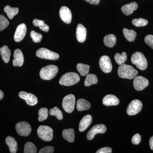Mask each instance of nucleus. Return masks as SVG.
<instances>
[{
	"mask_svg": "<svg viewBox=\"0 0 153 153\" xmlns=\"http://www.w3.org/2000/svg\"><path fill=\"white\" fill-rule=\"evenodd\" d=\"M138 74V71L130 65L124 64L120 65L118 69V74L121 78L131 79Z\"/></svg>",
	"mask_w": 153,
	"mask_h": 153,
	"instance_id": "f257e3e1",
	"label": "nucleus"
},
{
	"mask_svg": "<svg viewBox=\"0 0 153 153\" xmlns=\"http://www.w3.org/2000/svg\"><path fill=\"white\" fill-rule=\"evenodd\" d=\"M58 68L57 66L49 65L43 67L40 72V76L41 79L49 80L52 79L57 75Z\"/></svg>",
	"mask_w": 153,
	"mask_h": 153,
	"instance_id": "f03ea898",
	"label": "nucleus"
},
{
	"mask_svg": "<svg viewBox=\"0 0 153 153\" xmlns=\"http://www.w3.org/2000/svg\"><path fill=\"white\" fill-rule=\"evenodd\" d=\"M79 80L80 77L78 74L74 72H68L61 76L59 83L65 86H71L79 82Z\"/></svg>",
	"mask_w": 153,
	"mask_h": 153,
	"instance_id": "7ed1b4c3",
	"label": "nucleus"
},
{
	"mask_svg": "<svg viewBox=\"0 0 153 153\" xmlns=\"http://www.w3.org/2000/svg\"><path fill=\"white\" fill-rule=\"evenodd\" d=\"M132 63L136 66L137 68L141 70H145L148 66L147 61L144 55L141 52H136L132 55Z\"/></svg>",
	"mask_w": 153,
	"mask_h": 153,
	"instance_id": "20e7f679",
	"label": "nucleus"
},
{
	"mask_svg": "<svg viewBox=\"0 0 153 153\" xmlns=\"http://www.w3.org/2000/svg\"><path fill=\"white\" fill-rule=\"evenodd\" d=\"M37 133L39 138L45 141H50L53 138V130L48 126H40L37 130Z\"/></svg>",
	"mask_w": 153,
	"mask_h": 153,
	"instance_id": "39448f33",
	"label": "nucleus"
},
{
	"mask_svg": "<svg viewBox=\"0 0 153 153\" xmlns=\"http://www.w3.org/2000/svg\"><path fill=\"white\" fill-rule=\"evenodd\" d=\"M36 56L42 59L49 60H57L59 59V55L45 48H40L37 50Z\"/></svg>",
	"mask_w": 153,
	"mask_h": 153,
	"instance_id": "423d86ee",
	"label": "nucleus"
},
{
	"mask_svg": "<svg viewBox=\"0 0 153 153\" xmlns=\"http://www.w3.org/2000/svg\"><path fill=\"white\" fill-rule=\"evenodd\" d=\"M75 104V98L72 94L66 95L63 99L62 106L63 109L68 113L73 112Z\"/></svg>",
	"mask_w": 153,
	"mask_h": 153,
	"instance_id": "0eeeda50",
	"label": "nucleus"
},
{
	"mask_svg": "<svg viewBox=\"0 0 153 153\" xmlns=\"http://www.w3.org/2000/svg\"><path fill=\"white\" fill-rule=\"evenodd\" d=\"M142 107V102L138 100H132L127 107V113L129 115H134L141 111Z\"/></svg>",
	"mask_w": 153,
	"mask_h": 153,
	"instance_id": "6e6552de",
	"label": "nucleus"
},
{
	"mask_svg": "<svg viewBox=\"0 0 153 153\" xmlns=\"http://www.w3.org/2000/svg\"><path fill=\"white\" fill-rule=\"evenodd\" d=\"M16 128L19 135L24 137L28 136L32 131L30 125L26 122H21L17 123Z\"/></svg>",
	"mask_w": 153,
	"mask_h": 153,
	"instance_id": "1a4fd4ad",
	"label": "nucleus"
},
{
	"mask_svg": "<svg viewBox=\"0 0 153 153\" xmlns=\"http://www.w3.org/2000/svg\"><path fill=\"white\" fill-rule=\"evenodd\" d=\"M99 65L101 70L105 73H110L112 70V65L111 61L109 57L106 55L100 57L99 60Z\"/></svg>",
	"mask_w": 153,
	"mask_h": 153,
	"instance_id": "9d476101",
	"label": "nucleus"
},
{
	"mask_svg": "<svg viewBox=\"0 0 153 153\" xmlns=\"http://www.w3.org/2000/svg\"><path fill=\"white\" fill-rule=\"evenodd\" d=\"M149 82L146 78L142 76H136L134 78L133 85L136 90L140 91L149 85Z\"/></svg>",
	"mask_w": 153,
	"mask_h": 153,
	"instance_id": "9b49d317",
	"label": "nucleus"
},
{
	"mask_svg": "<svg viewBox=\"0 0 153 153\" xmlns=\"http://www.w3.org/2000/svg\"><path fill=\"white\" fill-rule=\"evenodd\" d=\"M106 131V127L104 125H96L94 126L87 134V138L88 140H93L96 134H103Z\"/></svg>",
	"mask_w": 153,
	"mask_h": 153,
	"instance_id": "f8f14e48",
	"label": "nucleus"
},
{
	"mask_svg": "<svg viewBox=\"0 0 153 153\" xmlns=\"http://www.w3.org/2000/svg\"><path fill=\"white\" fill-rule=\"evenodd\" d=\"M19 95L20 98L24 100L27 104L30 106H34L38 103V99L32 94L22 91L19 92Z\"/></svg>",
	"mask_w": 153,
	"mask_h": 153,
	"instance_id": "ddd939ff",
	"label": "nucleus"
},
{
	"mask_svg": "<svg viewBox=\"0 0 153 153\" xmlns=\"http://www.w3.org/2000/svg\"><path fill=\"white\" fill-rule=\"evenodd\" d=\"M27 27L25 24H20L17 27L15 35L14 40L16 42H20L25 38L27 33Z\"/></svg>",
	"mask_w": 153,
	"mask_h": 153,
	"instance_id": "4468645a",
	"label": "nucleus"
},
{
	"mask_svg": "<svg viewBox=\"0 0 153 153\" xmlns=\"http://www.w3.org/2000/svg\"><path fill=\"white\" fill-rule=\"evenodd\" d=\"M59 15L61 20L64 23L67 24L71 23L72 15L71 11L67 7L65 6L61 7L59 11Z\"/></svg>",
	"mask_w": 153,
	"mask_h": 153,
	"instance_id": "2eb2a0df",
	"label": "nucleus"
},
{
	"mask_svg": "<svg viewBox=\"0 0 153 153\" xmlns=\"http://www.w3.org/2000/svg\"><path fill=\"white\" fill-rule=\"evenodd\" d=\"M14 60H13V65L14 66L21 67L24 63V57L22 51L20 49H16L14 51Z\"/></svg>",
	"mask_w": 153,
	"mask_h": 153,
	"instance_id": "dca6fc26",
	"label": "nucleus"
},
{
	"mask_svg": "<svg viewBox=\"0 0 153 153\" xmlns=\"http://www.w3.org/2000/svg\"><path fill=\"white\" fill-rule=\"evenodd\" d=\"M76 39L79 43L85 41L86 36V30L81 24H78L76 27Z\"/></svg>",
	"mask_w": 153,
	"mask_h": 153,
	"instance_id": "f3484780",
	"label": "nucleus"
},
{
	"mask_svg": "<svg viewBox=\"0 0 153 153\" xmlns=\"http://www.w3.org/2000/svg\"><path fill=\"white\" fill-rule=\"evenodd\" d=\"M120 100L115 96L108 94L105 96L102 100V103L106 106L117 105L119 104Z\"/></svg>",
	"mask_w": 153,
	"mask_h": 153,
	"instance_id": "a211bd4d",
	"label": "nucleus"
},
{
	"mask_svg": "<svg viewBox=\"0 0 153 153\" xmlns=\"http://www.w3.org/2000/svg\"><path fill=\"white\" fill-rule=\"evenodd\" d=\"M92 121V117L90 115H86L82 118L79 123V130L80 132L85 131L90 126Z\"/></svg>",
	"mask_w": 153,
	"mask_h": 153,
	"instance_id": "6ab92c4d",
	"label": "nucleus"
},
{
	"mask_svg": "<svg viewBox=\"0 0 153 153\" xmlns=\"http://www.w3.org/2000/svg\"><path fill=\"white\" fill-rule=\"evenodd\" d=\"M137 8V3L133 2L123 6L121 8V10L125 15L129 16L132 14L134 11L136 10Z\"/></svg>",
	"mask_w": 153,
	"mask_h": 153,
	"instance_id": "aec40b11",
	"label": "nucleus"
},
{
	"mask_svg": "<svg viewBox=\"0 0 153 153\" xmlns=\"http://www.w3.org/2000/svg\"><path fill=\"white\" fill-rule=\"evenodd\" d=\"M5 142L8 146L10 152L16 153L18 149V143L16 139L13 137L8 136L6 138Z\"/></svg>",
	"mask_w": 153,
	"mask_h": 153,
	"instance_id": "412c9836",
	"label": "nucleus"
},
{
	"mask_svg": "<svg viewBox=\"0 0 153 153\" xmlns=\"http://www.w3.org/2000/svg\"><path fill=\"white\" fill-rule=\"evenodd\" d=\"M63 138L69 143H73L74 140V131L73 128L63 130L62 132Z\"/></svg>",
	"mask_w": 153,
	"mask_h": 153,
	"instance_id": "4be33fe9",
	"label": "nucleus"
},
{
	"mask_svg": "<svg viewBox=\"0 0 153 153\" xmlns=\"http://www.w3.org/2000/svg\"><path fill=\"white\" fill-rule=\"evenodd\" d=\"M91 107V104L89 102L83 99L78 100L76 103V108L78 111L87 110Z\"/></svg>",
	"mask_w": 153,
	"mask_h": 153,
	"instance_id": "5701e85b",
	"label": "nucleus"
},
{
	"mask_svg": "<svg viewBox=\"0 0 153 153\" xmlns=\"http://www.w3.org/2000/svg\"><path fill=\"white\" fill-rule=\"evenodd\" d=\"M116 37L113 34L107 35L104 37L103 39L105 45L110 48H112L114 47L116 43Z\"/></svg>",
	"mask_w": 153,
	"mask_h": 153,
	"instance_id": "b1692460",
	"label": "nucleus"
},
{
	"mask_svg": "<svg viewBox=\"0 0 153 153\" xmlns=\"http://www.w3.org/2000/svg\"><path fill=\"white\" fill-rule=\"evenodd\" d=\"M0 53L3 61L5 63H8L10 61L11 55V51L7 46H3L0 49Z\"/></svg>",
	"mask_w": 153,
	"mask_h": 153,
	"instance_id": "393cba45",
	"label": "nucleus"
},
{
	"mask_svg": "<svg viewBox=\"0 0 153 153\" xmlns=\"http://www.w3.org/2000/svg\"><path fill=\"white\" fill-rule=\"evenodd\" d=\"M124 36L128 41L133 42L135 39L137 33L133 30H129L125 28L123 30Z\"/></svg>",
	"mask_w": 153,
	"mask_h": 153,
	"instance_id": "a878e982",
	"label": "nucleus"
},
{
	"mask_svg": "<svg viewBox=\"0 0 153 153\" xmlns=\"http://www.w3.org/2000/svg\"><path fill=\"white\" fill-rule=\"evenodd\" d=\"M98 82L97 76L94 74H88L84 81V85L86 86L96 84Z\"/></svg>",
	"mask_w": 153,
	"mask_h": 153,
	"instance_id": "bb28decb",
	"label": "nucleus"
},
{
	"mask_svg": "<svg viewBox=\"0 0 153 153\" xmlns=\"http://www.w3.org/2000/svg\"><path fill=\"white\" fill-rule=\"evenodd\" d=\"M4 11L7 15L9 19H12L19 13V9L17 7H12L10 6L7 5L5 7Z\"/></svg>",
	"mask_w": 153,
	"mask_h": 153,
	"instance_id": "cd10ccee",
	"label": "nucleus"
},
{
	"mask_svg": "<svg viewBox=\"0 0 153 153\" xmlns=\"http://www.w3.org/2000/svg\"><path fill=\"white\" fill-rule=\"evenodd\" d=\"M90 66L82 63H78L76 65V69L79 71V74L82 76H85L88 74Z\"/></svg>",
	"mask_w": 153,
	"mask_h": 153,
	"instance_id": "c85d7f7f",
	"label": "nucleus"
},
{
	"mask_svg": "<svg viewBox=\"0 0 153 153\" xmlns=\"http://www.w3.org/2000/svg\"><path fill=\"white\" fill-rule=\"evenodd\" d=\"M127 58V55L125 52H123L121 54L117 53L115 55L114 59L118 65H121L125 63Z\"/></svg>",
	"mask_w": 153,
	"mask_h": 153,
	"instance_id": "c756f323",
	"label": "nucleus"
},
{
	"mask_svg": "<svg viewBox=\"0 0 153 153\" xmlns=\"http://www.w3.org/2000/svg\"><path fill=\"white\" fill-rule=\"evenodd\" d=\"M33 24L36 27H38L42 31L47 32L49 30V27L44 23V21L38 19H34L33 21Z\"/></svg>",
	"mask_w": 153,
	"mask_h": 153,
	"instance_id": "7c9ffc66",
	"label": "nucleus"
},
{
	"mask_svg": "<svg viewBox=\"0 0 153 153\" xmlns=\"http://www.w3.org/2000/svg\"><path fill=\"white\" fill-rule=\"evenodd\" d=\"M38 120L39 121L41 122L46 120L48 117L49 114V111L46 108H41L38 111Z\"/></svg>",
	"mask_w": 153,
	"mask_h": 153,
	"instance_id": "2f4dec72",
	"label": "nucleus"
},
{
	"mask_svg": "<svg viewBox=\"0 0 153 153\" xmlns=\"http://www.w3.org/2000/svg\"><path fill=\"white\" fill-rule=\"evenodd\" d=\"M49 114L51 116H55L59 120L63 119V113L57 107H55L49 111Z\"/></svg>",
	"mask_w": 153,
	"mask_h": 153,
	"instance_id": "473e14b6",
	"label": "nucleus"
},
{
	"mask_svg": "<svg viewBox=\"0 0 153 153\" xmlns=\"http://www.w3.org/2000/svg\"><path fill=\"white\" fill-rule=\"evenodd\" d=\"M24 153H37V148L33 143L28 142H27L25 144V149H24Z\"/></svg>",
	"mask_w": 153,
	"mask_h": 153,
	"instance_id": "72a5a7b5",
	"label": "nucleus"
},
{
	"mask_svg": "<svg viewBox=\"0 0 153 153\" xmlns=\"http://www.w3.org/2000/svg\"><path fill=\"white\" fill-rule=\"evenodd\" d=\"M132 23L136 27H144L148 25V21L146 19L140 18L133 19L132 21Z\"/></svg>",
	"mask_w": 153,
	"mask_h": 153,
	"instance_id": "f704fd0d",
	"label": "nucleus"
},
{
	"mask_svg": "<svg viewBox=\"0 0 153 153\" xmlns=\"http://www.w3.org/2000/svg\"><path fill=\"white\" fill-rule=\"evenodd\" d=\"M8 20L2 15H0V31H3L9 26Z\"/></svg>",
	"mask_w": 153,
	"mask_h": 153,
	"instance_id": "c9c22d12",
	"label": "nucleus"
},
{
	"mask_svg": "<svg viewBox=\"0 0 153 153\" xmlns=\"http://www.w3.org/2000/svg\"><path fill=\"white\" fill-rule=\"evenodd\" d=\"M30 36L35 43H39L41 42L42 38V36L41 34L36 33L35 31H32L30 33Z\"/></svg>",
	"mask_w": 153,
	"mask_h": 153,
	"instance_id": "e433bc0d",
	"label": "nucleus"
},
{
	"mask_svg": "<svg viewBox=\"0 0 153 153\" xmlns=\"http://www.w3.org/2000/svg\"><path fill=\"white\" fill-rule=\"evenodd\" d=\"M145 41L146 44H148L150 47L153 49V36L152 35H148L145 37Z\"/></svg>",
	"mask_w": 153,
	"mask_h": 153,
	"instance_id": "4c0bfd02",
	"label": "nucleus"
},
{
	"mask_svg": "<svg viewBox=\"0 0 153 153\" xmlns=\"http://www.w3.org/2000/svg\"><path fill=\"white\" fill-rule=\"evenodd\" d=\"M54 148L51 146L44 147L40 150L39 153H52L54 152Z\"/></svg>",
	"mask_w": 153,
	"mask_h": 153,
	"instance_id": "58836bf2",
	"label": "nucleus"
},
{
	"mask_svg": "<svg viewBox=\"0 0 153 153\" xmlns=\"http://www.w3.org/2000/svg\"><path fill=\"white\" fill-rule=\"evenodd\" d=\"M141 137L139 134L134 135L131 139V142L133 144L138 145L140 143Z\"/></svg>",
	"mask_w": 153,
	"mask_h": 153,
	"instance_id": "ea45409f",
	"label": "nucleus"
},
{
	"mask_svg": "<svg viewBox=\"0 0 153 153\" xmlns=\"http://www.w3.org/2000/svg\"><path fill=\"white\" fill-rule=\"evenodd\" d=\"M112 152V149L110 147H104L98 150L97 153H111Z\"/></svg>",
	"mask_w": 153,
	"mask_h": 153,
	"instance_id": "a19ab883",
	"label": "nucleus"
},
{
	"mask_svg": "<svg viewBox=\"0 0 153 153\" xmlns=\"http://www.w3.org/2000/svg\"><path fill=\"white\" fill-rule=\"evenodd\" d=\"M85 1L90 4H91L97 5L100 3V0H85Z\"/></svg>",
	"mask_w": 153,
	"mask_h": 153,
	"instance_id": "79ce46f5",
	"label": "nucleus"
},
{
	"mask_svg": "<svg viewBox=\"0 0 153 153\" xmlns=\"http://www.w3.org/2000/svg\"><path fill=\"white\" fill-rule=\"evenodd\" d=\"M149 146L151 149L153 150V136H152L150 139Z\"/></svg>",
	"mask_w": 153,
	"mask_h": 153,
	"instance_id": "37998d69",
	"label": "nucleus"
},
{
	"mask_svg": "<svg viewBox=\"0 0 153 153\" xmlns=\"http://www.w3.org/2000/svg\"><path fill=\"white\" fill-rule=\"evenodd\" d=\"M4 94L1 90H0V100L4 98Z\"/></svg>",
	"mask_w": 153,
	"mask_h": 153,
	"instance_id": "c03bdc74",
	"label": "nucleus"
}]
</instances>
